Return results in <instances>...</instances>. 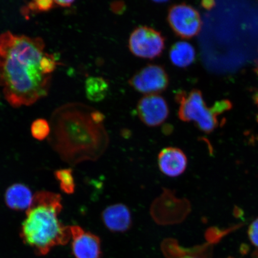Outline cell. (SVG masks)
Here are the masks:
<instances>
[{
  "label": "cell",
  "instance_id": "obj_15",
  "mask_svg": "<svg viewBox=\"0 0 258 258\" xmlns=\"http://www.w3.org/2000/svg\"><path fill=\"white\" fill-rule=\"evenodd\" d=\"M73 174L72 169H59L54 173L61 190L68 195H72L75 191L76 183Z\"/></svg>",
  "mask_w": 258,
  "mask_h": 258
},
{
  "label": "cell",
  "instance_id": "obj_8",
  "mask_svg": "<svg viewBox=\"0 0 258 258\" xmlns=\"http://www.w3.org/2000/svg\"><path fill=\"white\" fill-rule=\"evenodd\" d=\"M137 112L143 123L149 127H157L166 121L169 114V106L158 94L143 97L138 102Z\"/></svg>",
  "mask_w": 258,
  "mask_h": 258
},
{
  "label": "cell",
  "instance_id": "obj_22",
  "mask_svg": "<svg viewBox=\"0 0 258 258\" xmlns=\"http://www.w3.org/2000/svg\"><path fill=\"white\" fill-rule=\"evenodd\" d=\"M75 2L74 1H62V0H60V1H54V4L59 7L67 8H70L71 6H72L73 3Z\"/></svg>",
  "mask_w": 258,
  "mask_h": 258
},
{
  "label": "cell",
  "instance_id": "obj_5",
  "mask_svg": "<svg viewBox=\"0 0 258 258\" xmlns=\"http://www.w3.org/2000/svg\"><path fill=\"white\" fill-rule=\"evenodd\" d=\"M165 47V38L155 29L141 26L132 32L128 48L135 56L153 59L159 57Z\"/></svg>",
  "mask_w": 258,
  "mask_h": 258
},
{
  "label": "cell",
  "instance_id": "obj_14",
  "mask_svg": "<svg viewBox=\"0 0 258 258\" xmlns=\"http://www.w3.org/2000/svg\"><path fill=\"white\" fill-rule=\"evenodd\" d=\"M109 83L101 77H90L85 82L87 98L90 101L99 102L103 101L109 92Z\"/></svg>",
  "mask_w": 258,
  "mask_h": 258
},
{
  "label": "cell",
  "instance_id": "obj_21",
  "mask_svg": "<svg viewBox=\"0 0 258 258\" xmlns=\"http://www.w3.org/2000/svg\"><path fill=\"white\" fill-rule=\"evenodd\" d=\"M111 9L115 14H120L123 12L125 9V5L123 2H114L111 5Z\"/></svg>",
  "mask_w": 258,
  "mask_h": 258
},
{
  "label": "cell",
  "instance_id": "obj_20",
  "mask_svg": "<svg viewBox=\"0 0 258 258\" xmlns=\"http://www.w3.org/2000/svg\"><path fill=\"white\" fill-rule=\"evenodd\" d=\"M231 106L232 105L230 101H222L216 102L215 105L211 108L214 114L216 115H218L221 114V113L230 109L231 108Z\"/></svg>",
  "mask_w": 258,
  "mask_h": 258
},
{
  "label": "cell",
  "instance_id": "obj_6",
  "mask_svg": "<svg viewBox=\"0 0 258 258\" xmlns=\"http://www.w3.org/2000/svg\"><path fill=\"white\" fill-rule=\"evenodd\" d=\"M167 22L177 36L184 39L196 37L202 30V21L199 12L185 3L171 6Z\"/></svg>",
  "mask_w": 258,
  "mask_h": 258
},
{
  "label": "cell",
  "instance_id": "obj_24",
  "mask_svg": "<svg viewBox=\"0 0 258 258\" xmlns=\"http://www.w3.org/2000/svg\"><path fill=\"white\" fill-rule=\"evenodd\" d=\"M182 258H198V257H194V256H187L183 257H182Z\"/></svg>",
  "mask_w": 258,
  "mask_h": 258
},
{
  "label": "cell",
  "instance_id": "obj_23",
  "mask_svg": "<svg viewBox=\"0 0 258 258\" xmlns=\"http://www.w3.org/2000/svg\"><path fill=\"white\" fill-rule=\"evenodd\" d=\"M202 7L205 9L211 10L214 7L215 2L214 1H203L201 3Z\"/></svg>",
  "mask_w": 258,
  "mask_h": 258
},
{
  "label": "cell",
  "instance_id": "obj_11",
  "mask_svg": "<svg viewBox=\"0 0 258 258\" xmlns=\"http://www.w3.org/2000/svg\"><path fill=\"white\" fill-rule=\"evenodd\" d=\"M101 218L106 228L115 233H124L132 225L130 209L122 203L108 206L102 212Z\"/></svg>",
  "mask_w": 258,
  "mask_h": 258
},
{
  "label": "cell",
  "instance_id": "obj_9",
  "mask_svg": "<svg viewBox=\"0 0 258 258\" xmlns=\"http://www.w3.org/2000/svg\"><path fill=\"white\" fill-rule=\"evenodd\" d=\"M72 251L76 258H101V244L96 235L78 225L70 226Z\"/></svg>",
  "mask_w": 258,
  "mask_h": 258
},
{
  "label": "cell",
  "instance_id": "obj_12",
  "mask_svg": "<svg viewBox=\"0 0 258 258\" xmlns=\"http://www.w3.org/2000/svg\"><path fill=\"white\" fill-rule=\"evenodd\" d=\"M34 196L28 186L21 183H14L6 189V205L13 211H27L32 204Z\"/></svg>",
  "mask_w": 258,
  "mask_h": 258
},
{
  "label": "cell",
  "instance_id": "obj_1",
  "mask_svg": "<svg viewBox=\"0 0 258 258\" xmlns=\"http://www.w3.org/2000/svg\"><path fill=\"white\" fill-rule=\"evenodd\" d=\"M44 50L40 37L10 31L0 35V86L13 107L31 106L48 95L52 76L41 69Z\"/></svg>",
  "mask_w": 258,
  "mask_h": 258
},
{
  "label": "cell",
  "instance_id": "obj_16",
  "mask_svg": "<svg viewBox=\"0 0 258 258\" xmlns=\"http://www.w3.org/2000/svg\"><path fill=\"white\" fill-rule=\"evenodd\" d=\"M50 132V124L45 119H37L31 124V133L35 140L43 141L49 136Z\"/></svg>",
  "mask_w": 258,
  "mask_h": 258
},
{
  "label": "cell",
  "instance_id": "obj_18",
  "mask_svg": "<svg viewBox=\"0 0 258 258\" xmlns=\"http://www.w3.org/2000/svg\"><path fill=\"white\" fill-rule=\"evenodd\" d=\"M57 62L53 54L45 53L42 57L40 66L42 72L45 75L52 76V74L55 71Z\"/></svg>",
  "mask_w": 258,
  "mask_h": 258
},
{
  "label": "cell",
  "instance_id": "obj_17",
  "mask_svg": "<svg viewBox=\"0 0 258 258\" xmlns=\"http://www.w3.org/2000/svg\"><path fill=\"white\" fill-rule=\"evenodd\" d=\"M55 5L54 1L51 0H37L28 3L27 7L24 8L27 13L29 11L35 12H45L49 11Z\"/></svg>",
  "mask_w": 258,
  "mask_h": 258
},
{
  "label": "cell",
  "instance_id": "obj_7",
  "mask_svg": "<svg viewBox=\"0 0 258 258\" xmlns=\"http://www.w3.org/2000/svg\"><path fill=\"white\" fill-rule=\"evenodd\" d=\"M128 83L135 90L143 94L157 95L167 88L169 78L163 67L148 64L135 74Z\"/></svg>",
  "mask_w": 258,
  "mask_h": 258
},
{
  "label": "cell",
  "instance_id": "obj_3",
  "mask_svg": "<svg viewBox=\"0 0 258 258\" xmlns=\"http://www.w3.org/2000/svg\"><path fill=\"white\" fill-rule=\"evenodd\" d=\"M63 208L59 194L47 191L35 194L21 225V237L38 255L44 256L53 247L63 246L72 239L70 226L59 219Z\"/></svg>",
  "mask_w": 258,
  "mask_h": 258
},
{
  "label": "cell",
  "instance_id": "obj_4",
  "mask_svg": "<svg viewBox=\"0 0 258 258\" xmlns=\"http://www.w3.org/2000/svg\"><path fill=\"white\" fill-rule=\"evenodd\" d=\"M175 100L179 105L177 114L182 121L195 122L206 134L211 133L218 126L217 115L206 105L201 90L193 89L189 93L180 90Z\"/></svg>",
  "mask_w": 258,
  "mask_h": 258
},
{
  "label": "cell",
  "instance_id": "obj_25",
  "mask_svg": "<svg viewBox=\"0 0 258 258\" xmlns=\"http://www.w3.org/2000/svg\"><path fill=\"white\" fill-rule=\"evenodd\" d=\"M257 101H258V99H257Z\"/></svg>",
  "mask_w": 258,
  "mask_h": 258
},
{
  "label": "cell",
  "instance_id": "obj_10",
  "mask_svg": "<svg viewBox=\"0 0 258 258\" xmlns=\"http://www.w3.org/2000/svg\"><path fill=\"white\" fill-rule=\"evenodd\" d=\"M188 159L182 150L167 147L161 150L158 156V166L164 175L171 177L179 176L185 172Z\"/></svg>",
  "mask_w": 258,
  "mask_h": 258
},
{
  "label": "cell",
  "instance_id": "obj_2",
  "mask_svg": "<svg viewBox=\"0 0 258 258\" xmlns=\"http://www.w3.org/2000/svg\"><path fill=\"white\" fill-rule=\"evenodd\" d=\"M93 109L80 104L60 106L50 120V143L62 159L71 164L95 161L104 153L109 143L102 123L93 120Z\"/></svg>",
  "mask_w": 258,
  "mask_h": 258
},
{
  "label": "cell",
  "instance_id": "obj_19",
  "mask_svg": "<svg viewBox=\"0 0 258 258\" xmlns=\"http://www.w3.org/2000/svg\"><path fill=\"white\" fill-rule=\"evenodd\" d=\"M248 234L251 243L258 248V218L251 224Z\"/></svg>",
  "mask_w": 258,
  "mask_h": 258
},
{
  "label": "cell",
  "instance_id": "obj_13",
  "mask_svg": "<svg viewBox=\"0 0 258 258\" xmlns=\"http://www.w3.org/2000/svg\"><path fill=\"white\" fill-rule=\"evenodd\" d=\"M196 52L195 47L186 41H178L171 47L169 57L177 67L186 68L195 62Z\"/></svg>",
  "mask_w": 258,
  "mask_h": 258
}]
</instances>
